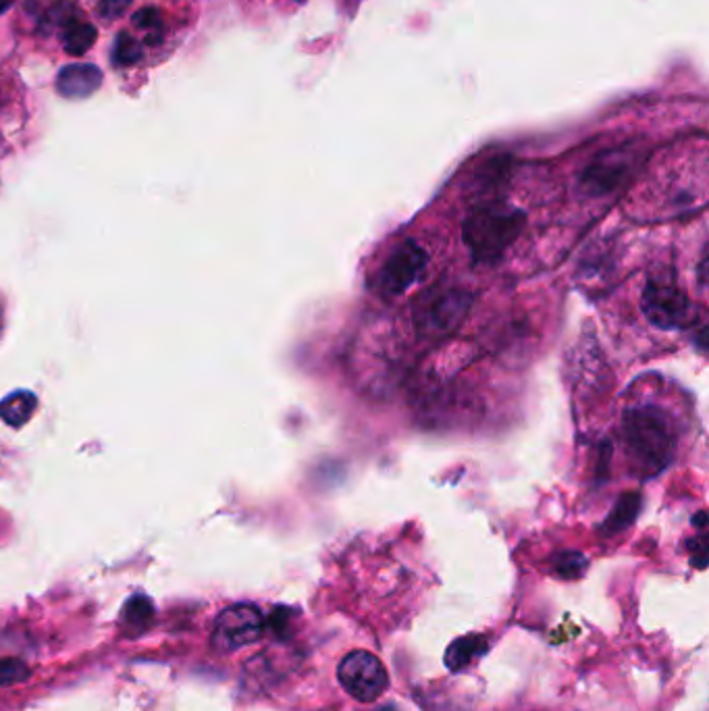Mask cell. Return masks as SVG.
I'll use <instances>...</instances> for the list:
<instances>
[{
  "label": "cell",
  "instance_id": "obj_1",
  "mask_svg": "<svg viewBox=\"0 0 709 711\" xmlns=\"http://www.w3.org/2000/svg\"><path fill=\"white\" fill-rule=\"evenodd\" d=\"M622 439L637 470L653 477L674 460L676 423L664 408L655 404L628 406L622 414Z\"/></svg>",
  "mask_w": 709,
  "mask_h": 711
},
{
  "label": "cell",
  "instance_id": "obj_2",
  "mask_svg": "<svg viewBox=\"0 0 709 711\" xmlns=\"http://www.w3.org/2000/svg\"><path fill=\"white\" fill-rule=\"evenodd\" d=\"M527 217L506 204H487L472 210L462 225L464 244L479 265H495L522 233Z\"/></svg>",
  "mask_w": 709,
  "mask_h": 711
},
{
  "label": "cell",
  "instance_id": "obj_3",
  "mask_svg": "<svg viewBox=\"0 0 709 711\" xmlns=\"http://www.w3.org/2000/svg\"><path fill=\"white\" fill-rule=\"evenodd\" d=\"M472 306V294L460 287H439L420 298L414 308V325L420 337L439 339L452 333Z\"/></svg>",
  "mask_w": 709,
  "mask_h": 711
},
{
  "label": "cell",
  "instance_id": "obj_4",
  "mask_svg": "<svg viewBox=\"0 0 709 711\" xmlns=\"http://www.w3.org/2000/svg\"><path fill=\"white\" fill-rule=\"evenodd\" d=\"M641 165V152L637 148L622 146L606 150L593 158V163L583 171L579 190L589 198H603L622 186L635 175Z\"/></svg>",
  "mask_w": 709,
  "mask_h": 711
},
{
  "label": "cell",
  "instance_id": "obj_5",
  "mask_svg": "<svg viewBox=\"0 0 709 711\" xmlns=\"http://www.w3.org/2000/svg\"><path fill=\"white\" fill-rule=\"evenodd\" d=\"M337 680L344 691L360 703L377 701L389 687V674L377 655L350 651L337 666Z\"/></svg>",
  "mask_w": 709,
  "mask_h": 711
},
{
  "label": "cell",
  "instance_id": "obj_6",
  "mask_svg": "<svg viewBox=\"0 0 709 711\" xmlns=\"http://www.w3.org/2000/svg\"><path fill=\"white\" fill-rule=\"evenodd\" d=\"M641 306L645 319L664 331L687 327L693 319V308L687 296L674 283L664 279H651L643 287Z\"/></svg>",
  "mask_w": 709,
  "mask_h": 711
},
{
  "label": "cell",
  "instance_id": "obj_7",
  "mask_svg": "<svg viewBox=\"0 0 709 711\" xmlns=\"http://www.w3.org/2000/svg\"><path fill=\"white\" fill-rule=\"evenodd\" d=\"M427 267V252L423 246L406 240L393 250L377 271L375 292L385 298L402 296L410 289Z\"/></svg>",
  "mask_w": 709,
  "mask_h": 711
},
{
  "label": "cell",
  "instance_id": "obj_8",
  "mask_svg": "<svg viewBox=\"0 0 709 711\" xmlns=\"http://www.w3.org/2000/svg\"><path fill=\"white\" fill-rule=\"evenodd\" d=\"M265 635V618L254 605L240 603L223 610L213 628V645L221 651H238Z\"/></svg>",
  "mask_w": 709,
  "mask_h": 711
},
{
  "label": "cell",
  "instance_id": "obj_9",
  "mask_svg": "<svg viewBox=\"0 0 709 711\" xmlns=\"http://www.w3.org/2000/svg\"><path fill=\"white\" fill-rule=\"evenodd\" d=\"M102 86V71L90 63H73L59 71L57 90L61 96L80 100L92 96Z\"/></svg>",
  "mask_w": 709,
  "mask_h": 711
},
{
  "label": "cell",
  "instance_id": "obj_10",
  "mask_svg": "<svg viewBox=\"0 0 709 711\" xmlns=\"http://www.w3.org/2000/svg\"><path fill=\"white\" fill-rule=\"evenodd\" d=\"M489 651V641L483 635H466L456 639L445 651V666L452 672L466 670L472 662H477Z\"/></svg>",
  "mask_w": 709,
  "mask_h": 711
},
{
  "label": "cell",
  "instance_id": "obj_11",
  "mask_svg": "<svg viewBox=\"0 0 709 711\" xmlns=\"http://www.w3.org/2000/svg\"><path fill=\"white\" fill-rule=\"evenodd\" d=\"M98 32L90 21H84L80 15L73 17L69 23L61 28V40L65 50L73 57L86 55V52L96 44Z\"/></svg>",
  "mask_w": 709,
  "mask_h": 711
},
{
  "label": "cell",
  "instance_id": "obj_12",
  "mask_svg": "<svg viewBox=\"0 0 709 711\" xmlns=\"http://www.w3.org/2000/svg\"><path fill=\"white\" fill-rule=\"evenodd\" d=\"M131 23H134V28L140 32L146 46L156 48V46L163 44V40L167 36V21L159 9L144 7L134 15Z\"/></svg>",
  "mask_w": 709,
  "mask_h": 711
},
{
  "label": "cell",
  "instance_id": "obj_13",
  "mask_svg": "<svg viewBox=\"0 0 709 711\" xmlns=\"http://www.w3.org/2000/svg\"><path fill=\"white\" fill-rule=\"evenodd\" d=\"M36 406H38V402H36L34 393L17 391V393L9 395L7 400H3V404H0V418H3L5 423L11 427H21L34 416Z\"/></svg>",
  "mask_w": 709,
  "mask_h": 711
},
{
  "label": "cell",
  "instance_id": "obj_14",
  "mask_svg": "<svg viewBox=\"0 0 709 711\" xmlns=\"http://www.w3.org/2000/svg\"><path fill=\"white\" fill-rule=\"evenodd\" d=\"M641 508V497L639 493H626L620 497V502L616 504V508L612 510V514L603 522V533L606 535H616L620 531H624L626 526H630L635 522L637 514Z\"/></svg>",
  "mask_w": 709,
  "mask_h": 711
},
{
  "label": "cell",
  "instance_id": "obj_15",
  "mask_svg": "<svg viewBox=\"0 0 709 711\" xmlns=\"http://www.w3.org/2000/svg\"><path fill=\"white\" fill-rule=\"evenodd\" d=\"M144 50L142 44L138 42V38L129 32H121L115 42H113V50H111V63L115 67H134L142 61Z\"/></svg>",
  "mask_w": 709,
  "mask_h": 711
},
{
  "label": "cell",
  "instance_id": "obj_16",
  "mask_svg": "<svg viewBox=\"0 0 709 711\" xmlns=\"http://www.w3.org/2000/svg\"><path fill=\"white\" fill-rule=\"evenodd\" d=\"M123 624L129 628H146L154 618V605L144 595H134L123 608Z\"/></svg>",
  "mask_w": 709,
  "mask_h": 711
},
{
  "label": "cell",
  "instance_id": "obj_17",
  "mask_svg": "<svg viewBox=\"0 0 709 711\" xmlns=\"http://www.w3.org/2000/svg\"><path fill=\"white\" fill-rule=\"evenodd\" d=\"M587 566H589V560L579 551H562L554 562L556 574L560 578H568V581L581 578L587 572Z\"/></svg>",
  "mask_w": 709,
  "mask_h": 711
},
{
  "label": "cell",
  "instance_id": "obj_18",
  "mask_svg": "<svg viewBox=\"0 0 709 711\" xmlns=\"http://www.w3.org/2000/svg\"><path fill=\"white\" fill-rule=\"evenodd\" d=\"M32 670L19 657H3L0 660V687H13V684L25 682Z\"/></svg>",
  "mask_w": 709,
  "mask_h": 711
},
{
  "label": "cell",
  "instance_id": "obj_19",
  "mask_svg": "<svg viewBox=\"0 0 709 711\" xmlns=\"http://www.w3.org/2000/svg\"><path fill=\"white\" fill-rule=\"evenodd\" d=\"M134 0H98V15L104 21H115L119 19Z\"/></svg>",
  "mask_w": 709,
  "mask_h": 711
},
{
  "label": "cell",
  "instance_id": "obj_20",
  "mask_svg": "<svg viewBox=\"0 0 709 711\" xmlns=\"http://www.w3.org/2000/svg\"><path fill=\"white\" fill-rule=\"evenodd\" d=\"M425 707H429V711H458L454 705H450V703H445V701H439V703H427L425 701Z\"/></svg>",
  "mask_w": 709,
  "mask_h": 711
},
{
  "label": "cell",
  "instance_id": "obj_21",
  "mask_svg": "<svg viewBox=\"0 0 709 711\" xmlns=\"http://www.w3.org/2000/svg\"><path fill=\"white\" fill-rule=\"evenodd\" d=\"M15 0H0V15H5L11 7H13Z\"/></svg>",
  "mask_w": 709,
  "mask_h": 711
},
{
  "label": "cell",
  "instance_id": "obj_22",
  "mask_svg": "<svg viewBox=\"0 0 709 711\" xmlns=\"http://www.w3.org/2000/svg\"><path fill=\"white\" fill-rule=\"evenodd\" d=\"M379 711H398L396 707H393V705H385V707H381Z\"/></svg>",
  "mask_w": 709,
  "mask_h": 711
}]
</instances>
